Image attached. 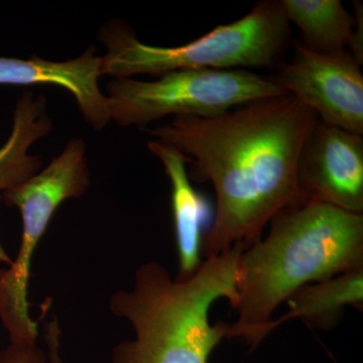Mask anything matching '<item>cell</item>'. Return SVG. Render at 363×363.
Returning <instances> with one entry per match:
<instances>
[{
  "instance_id": "cell-1",
  "label": "cell",
  "mask_w": 363,
  "mask_h": 363,
  "mask_svg": "<svg viewBox=\"0 0 363 363\" xmlns=\"http://www.w3.org/2000/svg\"><path fill=\"white\" fill-rule=\"evenodd\" d=\"M318 119L286 94L217 116L173 117L147 130L192 164L191 181L214 187L216 211L201 255L215 257L238 245L247 250L279 212L308 202L298 185V162Z\"/></svg>"
},
{
  "instance_id": "cell-2",
  "label": "cell",
  "mask_w": 363,
  "mask_h": 363,
  "mask_svg": "<svg viewBox=\"0 0 363 363\" xmlns=\"http://www.w3.org/2000/svg\"><path fill=\"white\" fill-rule=\"evenodd\" d=\"M271 223L267 238L240 255L238 317L227 331V338H245L253 348L269 334L274 310L298 289L363 266V215L309 201Z\"/></svg>"
},
{
  "instance_id": "cell-3",
  "label": "cell",
  "mask_w": 363,
  "mask_h": 363,
  "mask_svg": "<svg viewBox=\"0 0 363 363\" xmlns=\"http://www.w3.org/2000/svg\"><path fill=\"white\" fill-rule=\"evenodd\" d=\"M245 250L238 245L207 257L186 279H172L157 262L140 266L133 288L111 300L112 313L128 320L135 334L113 348L111 363L209 362L228 331L223 322L210 323V309L221 298L235 304L236 269Z\"/></svg>"
},
{
  "instance_id": "cell-4",
  "label": "cell",
  "mask_w": 363,
  "mask_h": 363,
  "mask_svg": "<svg viewBox=\"0 0 363 363\" xmlns=\"http://www.w3.org/2000/svg\"><path fill=\"white\" fill-rule=\"evenodd\" d=\"M290 21L281 0H264L240 20L216 26L199 39L179 47H157L140 42L121 21L105 23L100 40L102 76L133 78L162 76L178 70H233L271 66L290 43Z\"/></svg>"
},
{
  "instance_id": "cell-5",
  "label": "cell",
  "mask_w": 363,
  "mask_h": 363,
  "mask_svg": "<svg viewBox=\"0 0 363 363\" xmlns=\"http://www.w3.org/2000/svg\"><path fill=\"white\" fill-rule=\"evenodd\" d=\"M89 185L86 143L74 138L39 173L2 193L7 206L18 208L23 219L18 257L9 269H0V321L9 340L37 342L39 331L28 300L33 255L60 205L81 197Z\"/></svg>"
},
{
  "instance_id": "cell-6",
  "label": "cell",
  "mask_w": 363,
  "mask_h": 363,
  "mask_svg": "<svg viewBox=\"0 0 363 363\" xmlns=\"http://www.w3.org/2000/svg\"><path fill=\"white\" fill-rule=\"evenodd\" d=\"M286 94L271 77L245 69H204L169 72L154 81L113 79L105 95L111 121L128 128L169 116H217L253 100Z\"/></svg>"
},
{
  "instance_id": "cell-7",
  "label": "cell",
  "mask_w": 363,
  "mask_h": 363,
  "mask_svg": "<svg viewBox=\"0 0 363 363\" xmlns=\"http://www.w3.org/2000/svg\"><path fill=\"white\" fill-rule=\"evenodd\" d=\"M271 79L322 123L363 135V75L348 50L323 54L296 43L293 59Z\"/></svg>"
},
{
  "instance_id": "cell-8",
  "label": "cell",
  "mask_w": 363,
  "mask_h": 363,
  "mask_svg": "<svg viewBox=\"0 0 363 363\" xmlns=\"http://www.w3.org/2000/svg\"><path fill=\"white\" fill-rule=\"evenodd\" d=\"M298 180L308 202L363 215V138L318 119L306 140Z\"/></svg>"
},
{
  "instance_id": "cell-9",
  "label": "cell",
  "mask_w": 363,
  "mask_h": 363,
  "mask_svg": "<svg viewBox=\"0 0 363 363\" xmlns=\"http://www.w3.org/2000/svg\"><path fill=\"white\" fill-rule=\"evenodd\" d=\"M95 47L78 58L63 62L33 56L28 60L0 57V85H54L68 90L91 128L104 130L111 123L106 95L99 87L101 57Z\"/></svg>"
},
{
  "instance_id": "cell-10",
  "label": "cell",
  "mask_w": 363,
  "mask_h": 363,
  "mask_svg": "<svg viewBox=\"0 0 363 363\" xmlns=\"http://www.w3.org/2000/svg\"><path fill=\"white\" fill-rule=\"evenodd\" d=\"M150 152L161 161L172 188V210L175 224L179 274L186 279L202 264V233L210 217L206 200L193 187L188 176L187 159L171 145L159 140L147 143Z\"/></svg>"
},
{
  "instance_id": "cell-11",
  "label": "cell",
  "mask_w": 363,
  "mask_h": 363,
  "mask_svg": "<svg viewBox=\"0 0 363 363\" xmlns=\"http://www.w3.org/2000/svg\"><path fill=\"white\" fill-rule=\"evenodd\" d=\"M52 130L45 97L35 96L30 91L23 93L16 104L11 135L0 147V193L39 173L43 168L42 160L28 150Z\"/></svg>"
},
{
  "instance_id": "cell-12",
  "label": "cell",
  "mask_w": 363,
  "mask_h": 363,
  "mask_svg": "<svg viewBox=\"0 0 363 363\" xmlns=\"http://www.w3.org/2000/svg\"><path fill=\"white\" fill-rule=\"evenodd\" d=\"M286 302L290 310L279 320H272L269 333L293 318H301L318 328L330 329L337 323L346 306L362 309L363 266L326 281L302 286Z\"/></svg>"
},
{
  "instance_id": "cell-13",
  "label": "cell",
  "mask_w": 363,
  "mask_h": 363,
  "mask_svg": "<svg viewBox=\"0 0 363 363\" xmlns=\"http://www.w3.org/2000/svg\"><path fill=\"white\" fill-rule=\"evenodd\" d=\"M290 23H295L302 44L323 54L348 50L354 28L351 16L340 0H281Z\"/></svg>"
},
{
  "instance_id": "cell-14",
  "label": "cell",
  "mask_w": 363,
  "mask_h": 363,
  "mask_svg": "<svg viewBox=\"0 0 363 363\" xmlns=\"http://www.w3.org/2000/svg\"><path fill=\"white\" fill-rule=\"evenodd\" d=\"M48 357L37 342L11 341L0 351V363H48Z\"/></svg>"
},
{
  "instance_id": "cell-15",
  "label": "cell",
  "mask_w": 363,
  "mask_h": 363,
  "mask_svg": "<svg viewBox=\"0 0 363 363\" xmlns=\"http://www.w3.org/2000/svg\"><path fill=\"white\" fill-rule=\"evenodd\" d=\"M353 4L355 9V23L348 51L360 66L363 63V6L362 1L357 0L353 1Z\"/></svg>"
},
{
  "instance_id": "cell-16",
  "label": "cell",
  "mask_w": 363,
  "mask_h": 363,
  "mask_svg": "<svg viewBox=\"0 0 363 363\" xmlns=\"http://www.w3.org/2000/svg\"><path fill=\"white\" fill-rule=\"evenodd\" d=\"M48 346V360L49 363H63L60 355V342L58 340L49 341Z\"/></svg>"
},
{
  "instance_id": "cell-17",
  "label": "cell",
  "mask_w": 363,
  "mask_h": 363,
  "mask_svg": "<svg viewBox=\"0 0 363 363\" xmlns=\"http://www.w3.org/2000/svg\"><path fill=\"white\" fill-rule=\"evenodd\" d=\"M0 201H1V196H0ZM13 259H11L9 253L4 250V245H2L1 241H0V264H6L7 266L11 267L13 264Z\"/></svg>"
}]
</instances>
